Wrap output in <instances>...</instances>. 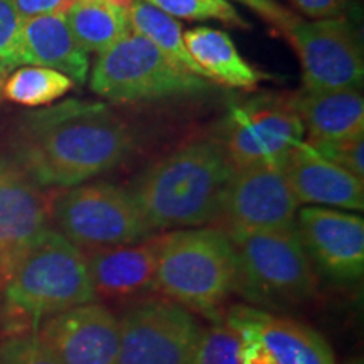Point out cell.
Returning a JSON list of instances; mask_svg holds the SVG:
<instances>
[{"label":"cell","instance_id":"6da1fadb","mask_svg":"<svg viewBox=\"0 0 364 364\" xmlns=\"http://www.w3.org/2000/svg\"><path fill=\"white\" fill-rule=\"evenodd\" d=\"M135 149L130 125L108 105L86 100L22 115L12 159L39 188L70 189L120 166Z\"/></svg>","mask_w":364,"mask_h":364},{"label":"cell","instance_id":"7a4b0ae2","mask_svg":"<svg viewBox=\"0 0 364 364\" xmlns=\"http://www.w3.org/2000/svg\"><path fill=\"white\" fill-rule=\"evenodd\" d=\"M233 164L216 140H194L144 171L130 189L152 231L199 228L220 218Z\"/></svg>","mask_w":364,"mask_h":364},{"label":"cell","instance_id":"3957f363","mask_svg":"<svg viewBox=\"0 0 364 364\" xmlns=\"http://www.w3.org/2000/svg\"><path fill=\"white\" fill-rule=\"evenodd\" d=\"M0 292L16 334L97 300L85 253L53 228L21 258Z\"/></svg>","mask_w":364,"mask_h":364},{"label":"cell","instance_id":"277c9868","mask_svg":"<svg viewBox=\"0 0 364 364\" xmlns=\"http://www.w3.org/2000/svg\"><path fill=\"white\" fill-rule=\"evenodd\" d=\"M236 285L238 263L225 230L186 228L161 235L154 290L164 299L215 318Z\"/></svg>","mask_w":364,"mask_h":364},{"label":"cell","instance_id":"5b68a950","mask_svg":"<svg viewBox=\"0 0 364 364\" xmlns=\"http://www.w3.org/2000/svg\"><path fill=\"white\" fill-rule=\"evenodd\" d=\"M225 231L238 263L236 292L250 302L267 309H289L316 295V270L295 228Z\"/></svg>","mask_w":364,"mask_h":364},{"label":"cell","instance_id":"8992f818","mask_svg":"<svg viewBox=\"0 0 364 364\" xmlns=\"http://www.w3.org/2000/svg\"><path fill=\"white\" fill-rule=\"evenodd\" d=\"M90 88L110 102L135 103L199 95L215 83L184 70L142 36L127 34L98 54Z\"/></svg>","mask_w":364,"mask_h":364},{"label":"cell","instance_id":"52a82bcc","mask_svg":"<svg viewBox=\"0 0 364 364\" xmlns=\"http://www.w3.org/2000/svg\"><path fill=\"white\" fill-rule=\"evenodd\" d=\"M56 231L81 252L120 247L154 235L134 196L110 182L80 184L51 203Z\"/></svg>","mask_w":364,"mask_h":364},{"label":"cell","instance_id":"ba28073f","mask_svg":"<svg viewBox=\"0 0 364 364\" xmlns=\"http://www.w3.org/2000/svg\"><path fill=\"white\" fill-rule=\"evenodd\" d=\"M304 134L294 93H263L231 108L221 145L233 169L284 167L289 154L304 142Z\"/></svg>","mask_w":364,"mask_h":364},{"label":"cell","instance_id":"9c48e42d","mask_svg":"<svg viewBox=\"0 0 364 364\" xmlns=\"http://www.w3.org/2000/svg\"><path fill=\"white\" fill-rule=\"evenodd\" d=\"M117 364H196L204 327L169 299L136 300L118 317Z\"/></svg>","mask_w":364,"mask_h":364},{"label":"cell","instance_id":"30bf717a","mask_svg":"<svg viewBox=\"0 0 364 364\" xmlns=\"http://www.w3.org/2000/svg\"><path fill=\"white\" fill-rule=\"evenodd\" d=\"M302 66L307 91L361 88L364 63L361 46L351 22L344 17L304 21L297 16L287 31Z\"/></svg>","mask_w":364,"mask_h":364},{"label":"cell","instance_id":"8fae6325","mask_svg":"<svg viewBox=\"0 0 364 364\" xmlns=\"http://www.w3.org/2000/svg\"><path fill=\"white\" fill-rule=\"evenodd\" d=\"M299 203L282 167L235 169L223 194L220 218L226 228L273 231L295 228Z\"/></svg>","mask_w":364,"mask_h":364},{"label":"cell","instance_id":"7c38bea8","mask_svg":"<svg viewBox=\"0 0 364 364\" xmlns=\"http://www.w3.org/2000/svg\"><path fill=\"white\" fill-rule=\"evenodd\" d=\"M12 157H0V290L49 230L51 203Z\"/></svg>","mask_w":364,"mask_h":364},{"label":"cell","instance_id":"4fadbf2b","mask_svg":"<svg viewBox=\"0 0 364 364\" xmlns=\"http://www.w3.org/2000/svg\"><path fill=\"white\" fill-rule=\"evenodd\" d=\"M295 230L314 270L349 284L364 273V220L339 209L307 206L295 215Z\"/></svg>","mask_w":364,"mask_h":364},{"label":"cell","instance_id":"5bb4252c","mask_svg":"<svg viewBox=\"0 0 364 364\" xmlns=\"http://www.w3.org/2000/svg\"><path fill=\"white\" fill-rule=\"evenodd\" d=\"M33 334L65 364H117L118 316L103 304H83L44 318Z\"/></svg>","mask_w":364,"mask_h":364},{"label":"cell","instance_id":"9a60e30c","mask_svg":"<svg viewBox=\"0 0 364 364\" xmlns=\"http://www.w3.org/2000/svg\"><path fill=\"white\" fill-rule=\"evenodd\" d=\"M161 235L120 247L85 253L95 295L107 300H129L154 289Z\"/></svg>","mask_w":364,"mask_h":364},{"label":"cell","instance_id":"2e32d148","mask_svg":"<svg viewBox=\"0 0 364 364\" xmlns=\"http://www.w3.org/2000/svg\"><path fill=\"white\" fill-rule=\"evenodd\" d=\"M282 171L299 204L364 209V181L318 156L307 142L289 154Z\"/></svg>","mask_w":364,"mask_h":364},{"label":"cell","instance_id":"e0dca14e","mask_svg":"<svg viewBox=\"0 0 364 364\" xmlns=\"http://www.w3.org/2000/svg\"><path fill=\"white\" fill-rule=\"evenodd\" d=\"M21 66H43L59 71L75 85L88 80V53L73 36L65 14L24 19L21 36Z\"/></svg>","mask_w":364,"mask_h":364},{"label":"cell","instance_id":"ac0fdd59","mask_svg":"<svg viewBox=\"0 0 364 364\" xmlns=\"http://www.w3.org/2000/svg\"><path fill=\"white\" fill-rule=\"evenodd\" d=\"M307 144L336 142L364 135V100L358 90L294 93Z\"/></svg>","mask_w":364,"mask_h":364},{"label":"cell","instance_id":"d6986e66","mask_svg":"<svg viewBox=\"0 0 364 364\" xmlns=\"http://www.w3.org/2000/svg\"><path fill=\"white\" fill-rule=\"evenodd\" d=\"M257 329L277 364H338L331 346L306 324L252 306H235Z\"/></svg>","mask_w":364,"mask_h":364},{"label":"cell","instance_id":"ffe728a7","mask_svg":"<svg viewBox=\"0 0 364 364\" xmlns=\"http://www.w3.org/2000/svg\"><path fill=\"white\" fill-rule=\"evenodd\" d=\"M184 44L213 83L255 90L267 78L265 73L241 56L230 36L215 27H193L184 34Z\"/></svg>","mask_w":364,"mask_h":364},{"label":"cell","instance_id":"44dd1931","mask_svg":"<svg viewBox=\"0 0 364 364\" xmlns=\"http://www.w3.org/2000/svg\"><path fill=\"white\" fill-rule=\"evenodd\" d=\"M65 17L86 53L107 51L130 34L129 12L110 0H76Z\"/></svg>","mask_w":364,"mask_h":364},{"label":"cell","instance_id":"7402d4cb","mask_svg":"<svg viewBox=\"0 0 364 364\" xmlns=\"http://www.w3.org/2000/svg\"><path fill=\"white\" fill-rule=\"evenodd\" d=\"M127 12H129L130 31H134V34L142 36L154 46H157L166 56H169L184 70L206 78L204 71L191 58L186 48L181 22H177L169 14L162 12L161 9L150 6L145 0H132Z\"/></svg>","mask_w":364,"mask_h":364},{"label":"cell","instance_id":"603a6c76","mask_svg":"<svg viewBox=\"0 0 364 364\" xmlns=\"http://www.w3.org/2000/svg\"><path fill=\"white\" fill-rule=\"evenodd\" d=\"M75 88V81L63 73L43 66L12 71L4 83V97L22 107H48Z\"/></svg>","mask_w":364,"mask_h":364},{"label":"cell","instance_id":"cb8c5ba5","mask_svg":"<svg viewBox=\"0 0 364 364\" xmlns=\"http://www.w3.org/2000/svg\"><path fill=\"white\" fill-rule=\"evenodd\" d=\"M145 2L179 19L218 21L238 29L252 27L230 0H145Z\"/></svg>","mask_w":364,"mask_h":364},{"label":"cell","instance_id":"d4e9b609","mask_svg":"<svg viewBox=\"0 0 364 364\" xmlns=\"http://www.w3.org/2000/svg\"><path fill=\"white\" fill-rule=\"evenodd\" d=\"M196 364H241L240 338L226 322L203 329Z\"/></svg>","mask_w":364,"mask_h":364},{"label":"cell","instance_id":"484cf974","mask_svg":"<svg viewBox=\"0 0 364 364\" xmlns=\"http://www.w3.org/2000/svg\"><path fill=\"white\" fill-rule=\"evenodd\" d=\"M24 19L14 0H0V81L21 66V36Z\"/></svg>","mask_w":364,"mask_h":364},{"label":"cell","instance_id":"4316f807","mask_svg":"<svg viewBox=\"0 0 364 364\" xmlns=\"http://www.w3.org/2000/svg\"><path fill=\"white\" fill-rule=\"evenodd\" d=\"M0 364H65L39 343L33 332H21L0 344Z\"/></svg>","mask_w":364,"mask_h":364},{"label":"cell","instance_id":"83f0119b","mask_svg":"<svg viewBox=\"0 0 364 364\" xmlns=\"http://www.w3.org/2000/svg\"><path fill=\"white\" fill-rule=\"evenodd\" d=\"M225 322L233 327L240 338L241 364H277L275 358L258 336L257 329L236 311L235 306L228 311Z\"/></svg>","mask_w":364,"mask_h":364},{"label":"cell","instance_id":"f1b7e54d","mask_svg":"<svg viewBox=\"0 0 364 364\" xmlns=\"http://www.w3.org/2000/svg\"><path fill=\"white\" fill-rule=\"evenodd\" d=\"M364 135L354 136L348 140H336V142L309 144L318 156L343 167L353 176L364 181Z\"/></svg>","mask_w":364,"mask_h":364},{"label":"cell","instance_id":"f546056e","mask_svg":"<svg viewBox=\"0 0 364 364\" xmlns=\"http://www.w3.org/2000/svg\"><path fill=\"white\" fill-rule=\"evenodd\" d=\"M240 2L257 12L267 22L268 27H272L273 34L282 36V38L297 17L285 7H282L277 0H240Z\"/></svg>","mask_w":364,"mask_h":364},{"label":"cell","instance_id":"4dcf8cb0","mask_svg":"<svg viewBox=\"0 0 364 364\" xmlns=\"http://www.w3.org/2000/svg\"><path fill=\"white\" fill-rule=\"evenodd\" d=\"M351 0H290L295 11L309 17V19H332L341 17L348 9Z\"/></svg>","mask_w":364,"mask_h":364},{"label":"cell","instance_id":"1f68e13d","mask_svg":"<svg viewBox=\"0 0 364 364\" xmlns=\"http://www.w3.org/2000/svg\"><path fill=\"white\" fill-rule=\"evenodd\" d=\"M22 19L66 14L76 0H14Z\"/></svg>","mask_w":364,"mask_h":364},{"label":"cell","instance_id":"d6a6232c","mask_svg":"<svg viewBox=\"0 0 364 364\" xmlns=\"http://www.w3.org/2000/svg\"><path fill=\"white\" fill-rule=\"evenodd\" d=\"M110 2H115V4H118V6H122V7H129L130 6V2L132 0H110Z\"/></svg>","mask_w":364,"mask_h":364}]
</instances>
